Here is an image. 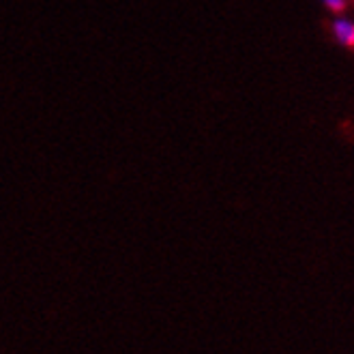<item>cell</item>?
I'll return each instance as SVG.
<instances>
[{
  "instance_id": "1",
  "label": "cell",
  "mask_w": 354,
  "mask_h": 354,
  "mask_svg": "<svg viewBox=\"0 0 354 354\" xmlns=\"http://www.w3.org/2000/svg\"><path fill=\"white\" fill-rule=\"evenodd\" d=\"M333 35L346 48H354V22L346 17H337L333 22Z\"/></svg>"
},
{
  "instance_id": "2",
  "label": "cell",
  "mask_w": 354,
  "mask_h": 354,
  "mask_svg": "<svg viewBox=\"0 0 354 354\" xmlns=\"http://www.w3.org/2000/svg\"><path fill=\"white\" fill-rule=\"evenodd\" d=\"M324 7L333 13H344L346 5H348V0H322Z\"/></svg>"
}]
</instances>
